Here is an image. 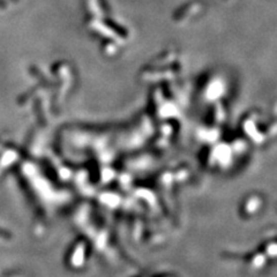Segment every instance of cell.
Instances as JSON below:
<instances>
[{"label": "cell", "instance_id": "1", "mask_svg": "<svg viewBox=\"0 0 277 277\" xmlns=\"http://www.w3.org/2000/svg\"><path fill=\"white\" fill-rule=\"evenodd\" d=\"M0 7H6V4L3 0H0Z\"/></svg>", "mask_w": 277, "mask_h": 277}]
</instances>
